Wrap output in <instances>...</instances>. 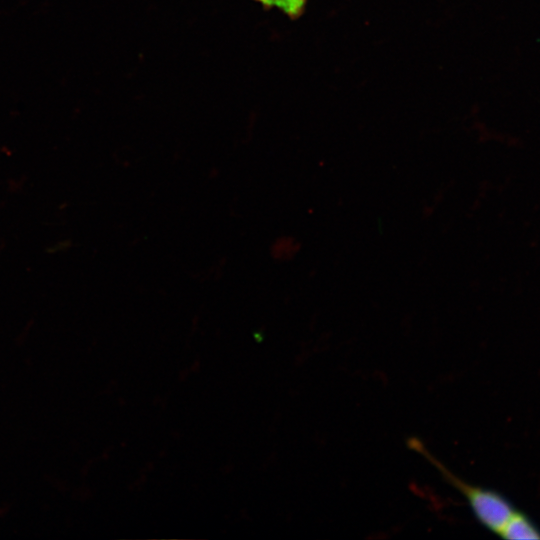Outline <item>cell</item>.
<instances>
[{
	"label": "cell",
	"instance_id": "2",
	"mask_svg": "<svg viewBox=\"0 0 540 540\" xmlns=\"http://www.w3.org/2000/svg\"><path fill=\"white\" fill-rule=\"evenodd\" d=\"M500 537L509 540H540V529L528 515L517 510Z\"/></svg>",
	"mask_w": 540,
	"mask_h": 540
},
{
	"label": "cell",
	"instance_id": "3",
	"mask_svg": "<svg viewBox=\"0 0 540 540\" xmlns=\"http://www.w3.org/2000/svg\"><path fill=\"white\" fill-rule=\"evenodd\" d=\"M265 9L277 8L291 19L300 17L305 9L307 0H254Z\"/></svg>",
	"mask_w": 540,
	"mask_h": 540
},
{
	"label": "cell",
	"instance_id": "1",
	"mask_svg": "<svg viewBox=\"0 0 540 540\" xmlns=\"http://www.w3.org/2000/svg\"><path fill=\"white\" fill-rule=\"evenodd\" d=\"M408 447L425 458L467 501L478 522L500 536L505 526L517 512L513 504L501 493L470 484L454 474L436 458L418 438H409Z\"/></svg>",
	"mask_w": 540,
	"mask_h": 540
}]
</instances>
